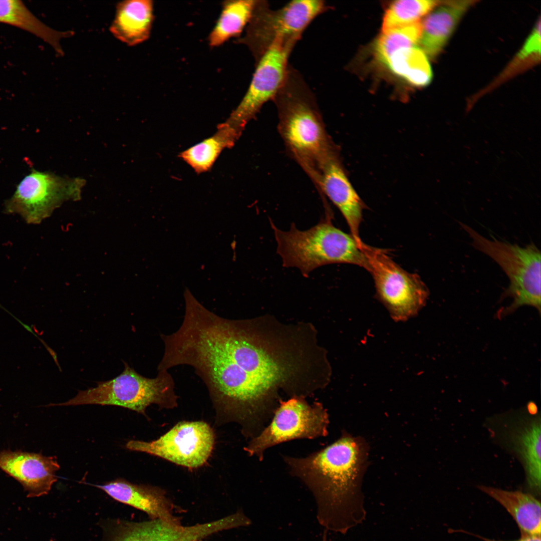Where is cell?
<instances>
[{
    "instance_id": "cell-28",
    "label": "cell",
    "mask_w": 541,
    "mask_h": 541,
    "mask_svg": "<svg viewBox=\"0 0 541 541\" xmlns=\"http://www.w3.org/2000/svg\"><path fill=\"white\" fill-rule=\"evenodd\" d=\"M475 535L476 536H477L478 538H480V539H482L484 541H541L540 540V535H520V537H519V538H518V539H516V540H495L494 539H492L487 538L484 537H482V536H479V535Z\"/></svg>"
},
{
    "instance_id": "cell-24",
    "label": "cell",
    "mask_w": 541,
    "mask_h": 541,
    "mask_svg": "<svg viewBox=\"0 0 541 541\" xmlns=\"http://www.w3.org/2000/svg\"><path fill=\"white\" fill-rule=\"evenodd\" d=\"M386 66L396 75L416 86H425L432 79V70L427 56L415 46L395 53Z\"/></svg>"
},
{
    "instance_id": "cell-3",
    "label": "cell",
    "mask_w": 541,
    "mask_h": 541,
    "mask_svg": "<svg viewBox=\"0 0 541 541\" xmlns=\"http://www.w3.org/2000/svg\"><path fill=\"white\" fill-rule=\"evenodd\" d=\"M273 101L286 149L315 184L324 160L339 149L326 131L314 93L300 73L290 65Z\"/></svg>"
},
{
    "instance_id": "cell-26",
    "label": "cell",
    "mask_w": 541,
    "mask_h": 541,
    "mask_svg": "<svg viewBox=\"0 0 541 541\" xmlns=\"http://www.w3.org/2000/svg\"><path fill=\"white\" fill-rule=\"evenodd\" d=\"M421 32L422 23L418 21L382 33L374 45L377 60L386 65L395 53L419 43Z\"/></svg>"
},
{
    "instance_id": "cell-17",
    "label": "cell",
    "mask_w": 541,
    "mask_h": 541,
    "mask_svg": "<svg viewBox=\"0 0 541 541\" xmlns=\"http://www.w3.org/2000/svg\"><path fill=\"white\" fill-rule=\"evenodd\" d=\"M96 486L115 500L145 512L151 519L180 524L173 514V503L159 487L135 484L121 478Z\"/></svg>"
},
{
    "instance_id": "cell-23",
    "label": "cell",
    "mask_w": 541,
    "mask_h": 541,
    "mask_svg": "<svg viewBox=\"0 0 541 541\" xmlns=\"http://www.w3.org/2000/svg\"><path fill=\"white\" fill-rule=\"evenodd\" d=\"M255 2L254 0L224 2L220 15L209 34V45L217 47L231 38L239 36L250 20Z\"/></svg>"
},
{
    "instance_id": "cell-27",
    "label": "cell",
    "mask_w": 541,
    "mask_h": 541,
    "mask_svg": "<svg viewBox=\"0 0 541 541\" xmlns=\"http://www.w3.org/2000/svg\"><path fill=\"white\" fill-rule=\"evenodd\" d=\"M540 54V20L534 27L532 32L517 54V58L524 59L532 54Z\"/></svg>"
},
{
    "instance_id": "cell-2",
    "label": "cell",
    "mask_w": 541,
    "mask_h": 541,
    "mask_svg": "<svg viewBox=\"0 0 541 541\" xmlns=\"http://www.w3.org/2000/svg\"><path fill=\"white\" fill-rule=\"evenodd\" d=\"M368 453L363 438L343 432L333 443L306 457H283L291 474L314 495L317 517L325 529L345 534L364 520L361 486Z\"/></svg>"
},
{
    "instance_id": "cell-11",
    "label": "cell",
    "mask_w": 541,
    "mask_h": 541,
    "mask_svg": "<svg viewBox=\"0 0 541 541\" xmlns=\"http://www.w3.org/2000/svg\"><path fill=\"white\" fill-rule=\"evenodd\" d=\"M297 42L291 40L274 43L255 63L248 89L226 122L241 135L246 125L262 106L273 100L287 77L289 59Z\"/></svg>"
},
{
    "instance_id": "cell-9",
    "label": "cell",
    "mask_w": 541,
    "mask_h": 541,
    "mask_svg": "<svg viewBox=\"0 0 541 541\" xmlns=\"http://www.w3.org/2000/svg\"><path fill=\"white\" fill-rule=\"evenodd\" d=\"M84 179L33 169L4 203V212L20 215L27 223L38 224L64 202L80 199Z\"/></svg>"
},
{
    "instance_id": "cell-5",
    "label": "cell",
    "mask_w": 541,
    "mask_h": 541,
    "mask_svg": "<svg viewBox=\"0 0 541 541\" xmlns=\"http://www.w3.org/2000/svg\"><path fill=\"white\" fill-rule=\"evenodd\" d=\"M471 238L473 246L494 260L506 274L509 285L500 296L499 302L512 298L508 306L499 310L501 319L523 306L536 308L540 313V252L533 243L521 247L495 238L488 239L470 226L459 222Z\"/></svg>"
},
{
    "instance_id": "cell-13",
    "label": "cell",
    "mask_w": 541,
    "mask_h": 541,
    "mask_svg": "<svg viewBox=\"0 0 541 541\" xmlns=\"http://www.w3.org/2000/svg\"><path fill=\"white\" fill-rule=\"evenodd\" d=\"M246 522L245 516L239 510L215 521L188 526L161 519L119 520L115 524L110 541H200L219 531L244 526Z\"/></svg>"
},
{
    "instance_id": "cell-25",
    "label": "cell",
    "mask_w": 541,
    "mask_h": 541,
    "mask_svg": "<svg viewBox=\"0 0 541 541\" xmlns=\"http://www.w3.org/2000/svg\"><path fill=\"white\" fill-rule=\"evenodd\" d=\"M432 0H400L386 10L382 22V33L416 22L438 5Z\"/></svg>"
},
{
    "instance_id": "cell-22",
    "label": "cell",
    "mask_w": 541,
    "mask_h": 541,
    "mask_svg": "<svg viewBox=\"0 0 541 541\" xmlns=\"http://www.w3.org/2000/svg\"><path fill=\"white\" fill-rule=\"evenodd\" d=\"M240 135L226 122L211 136L180 152L178 157L198 174L209 170L225 149L231 148Z\"/></svg>"
},
{
    "instance_id": "cell-20",
    "label": "cell",
    "mask_w": 541,
    "mask_h": 541,
    "mask_svg": "<svg viewBox=\"0 0 541 541\" xmlns=\"http://www.w3.org/2000/svg\"><path fill=\"white\" fill-rule=\"evenodd\" d=\"M477 487L508 511L521 535H540V503L536 496L521 490L508 491L484 485Z\"/></svg>"
},
{
    "instance_id": "cell-6",
    "label": "cell",
    "mask_w": 541,
    "mask_h": 541,
    "mask_svg": "<svg viewBox=\"0 0 541 541\" xmlns=\"http://www.w3.org/2000/svg\"><path fill=\"white\" fill-rule=\"evenodd\" d=\"M124 369L112 379L97 382L95 387L79 391L74 398L48 406L87 404L113 405L145 414L151 404L172 408L177 405L174 381L167 370L158 371L156 377L147 378L124 362Z\"/></svg>"
},
{
    "instance_id": "cell-1",
    "label": "cell",
    "mask_w": 541,
    "mask_h": 541,
    "mask_svg": "<svg viewBox=\"0 0 541 541\" xmlns=\"http://www.w3.org/2000/svg\"><path fill=\"white\" fill-rule=\"evenodd\" d=\"M185 314L179 328L162 335L164 351L158 371L188 365L206 385L215 404L253 438L278 407L280 389L291 386L302 360L277 339L256 330L252 321L223 318L184 294Z\"/></svg>"
},
{
    "instance_id": "cell-12",
    "label": "cell",
    "mask_w": 541,
    "mask_h": 541,
    "mask_svg": "<svg viewBox=\"0 0 541 541\" xmlns=\"http://www.w3.org/2000/svg\"><path fill=\"white\" fill-rule=\"evenodd\" d=\"M214 444L210 427L203 421L181 422L159 439L151 442L130 440L126 447L158 456L189 468L203 465Z\"/></svg>"
},
{
    "instance_id": "cell-15",
    "label": "cell",
    "mask_w": 541,
    "mask_h": 541,
    "mask_svg": "<svg viewBox=\"0 0 541 541\" xmlns=\"http://www.w3.org/2000/svg\"><path fill=\"white\" fill-rule=\"evenodd\" d=\"M0 469L23 486L27 497H34L49 493L60 465L56 456L8 449L0 452Z\"/></svg>"
},
{
    "instance_id": "cell-10",
    "label": "cell",
    "mask_w": 541,
    "mask_h": 541,
    "mask_svg": "<svg viewBox=\"0 0 541 541\" xmlns=\"http://www.w3.org/2000/svg\"><path fill=\"white\" fill-rule=\"evenodd\" d=\"M329 416L318 402L309 404L302 396L281 401L269 424L244 447L260 461L264 451L278 444L295 439H314L328 434Z\"/></svg>"
},
{
    "instance_id": "cell-16",
    "label": "cell",
    "mask_w": 541,
    "mask_h": 541,
    "mask_svg": "<svg viewBox=\"0 0 541 541\" xmlns=\"http://www.w3.org/2000/svg\"><path fill=\"white\" fill-rule=\"evenodd\" d=\"M503 431L506 446L519 459L526 486L535 496L540 493L541 436L540 417L521 415L507 423Z\"/></svg>"
},
{
    "instance_id": "cell-19",
    "label": "cell",
    "mask_w": 541,
    "mask_h": 541,
    "mask_svg": "<svg viewBox=\"0 0 541 541\" xmlns=\"http://www.w3.org/2000/svg\"><path fill=\"white\" fill-rule=\"evenodd\" d=\"M153 21L151 0H129L118 3L110 31L117 39L129 46L146 41Z\"/></svg>"
},
{
    "instance_id": "cell-7",
    "label": "cell",
    "mask_w": 541,
    "mask_h": 541,
    "mask_svg": "<svg viewBox=\"0 0 541 541\" xmlns=\"http://www.w3.org/2000/svg\"><path fill=\"white\" fill-rule=\"evenodd\" d=\"M328 9L321 0L293 1L277 10L272 9L267 1H256L244 34L237 43L248 48L256 63L274 43L298 42L313 20Z\"/></svg>"
},
{
    "instance_id": "cell-8",
    "label": "cell",
    "mask_w": 541,
    "mask_h": 541,
    "mask_svg": "<svg viewBox=\"0 0 541 541\" xmlns=\"http://www.w3.org/2000/svg\"><path fill=\"white\" fill-rule=\"evenodd\" d=\"M374 281L376 297L396 322L416 316L425 305L429 293L416 274L403 269L386 250L365 244L361 246Z\"/></svg>"
},
{
    "instance_id": "cell-18",
    "label": "cell",
    "mask_w": 541,
    "mask_h": 541,
    "mask_svg": "<svg viewBox=\"0 0 541 541\" xmlns=\"http://www.w3.org/2000/svg\"><path fill=\"white\" fill-rule=\"evenodd\" d=\"M474 1L446 2L430 13L422 23L419 43L420 48L431 58L443 50L462 17Z\"/></svg>"
},
{
    "instance_id": "cell-4",
    "label": "cell",
    "mask_w": 541,
    "mask_h": 541,
    "mask_svg": "<svg viewBox=\"0 0 541 541\" xmlns=\"http://www.w3.org/2000/svg\"><path fill=\"white\" fill-rule=\"evenodd\" d=\"M332 218L325 216L306 230L298 229L292 223L289 231H283L270 220L283 265L298 268L304 277L319 267L333 263L352 264L367 270L361 248L363 242L360 244L351 234L335 227Z\"/></svg>"
},
{
    "instance_id": "cell-29",
    "label": "cell",
    "mask_w": 541,
    "mask_h": 541,
    "mask_svg": "<svg viewBox=\"0 0 541 541\" xmlns=\"http://www.w3.org/2000/svg\"><path fill=\"white\" fill-rule=\"evenodd\" d=\"M323 541H327L326 531H325V532L324 533V535H323Z\"/></svg>"
},
{
    "instance_id": "cell-14",
    "label": "cell",
    "mask_w": 541,
    "mask_h": 541,
    "mask_svg": "<svg viewBox=\"0 0 541 541\" xmlns=\"http://www.w3.org/2000/svg\"><path fill=\"white\" fill-rule=\"evenodd\" d=\"M322 197L327 196L345 219L351 234L361 244L359 235L365 205L351 184L342 163L339 150L322 163L316 184Z\"/></svg>"
},
{
    "instance_id": "cell-21",
    "label": "cell",
    "mask_w": 541,
    "mask_h": 541,
    "mask_svg": "<svg viewBox=\"0 0 541 541\" xmlns=\"http://www.w3.org/2000/svg\"><path fill=\"white\" fill-rule=\"evenodd\" d=\"M0 23L27 32L43 40L60 55L63 51L60 40L71 36L72 32L57 31L38 19L20 0H0Z\"/></svg>"
}]
</instances>
